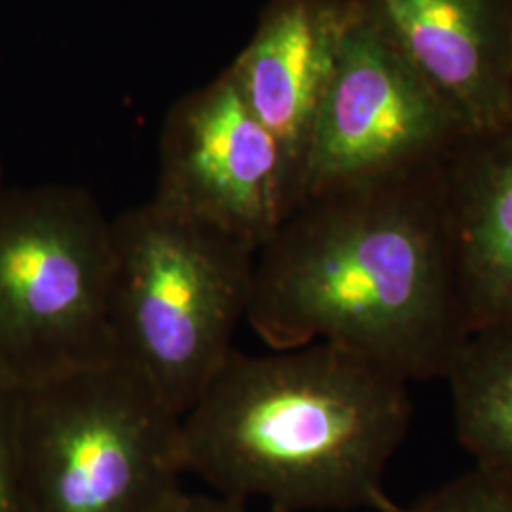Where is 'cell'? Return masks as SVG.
<instances>
[{"label":"cell","instance_id":"14","mask_svg":"<svg viewBox=\"0 0 512 512\" xmlns=\"http://www.w3.org/2000/svg\"><path fill=\"white\" fill-rule=\"evenodd\" d=\"M164 512H251L245 501L220 494H188L181 490Z\"/></svg>","mask_w":512,"mask_h":512},{"label":"cell","instance_id":"10","mask_svg":"<svg viewBox=\"0 0 512 512\" xmlns=\"http://www.w3.org/2000/svg\"><path fill=\"white\" fill-rule=\"evenodd\" d=\"M440 175L469 330L512 323V118L465 133Z\"/></svg>","mask_w":512,"mask_h":512},{"label":"cell","instance_id":"7","mask_svg":"<svg viewBox=\"0 0 512 512\" xmlns=\"http://www.w3.org/2000/svg\"><path fill=\"white\" fill-rule=\"evenodd\" d=\"M150 202L256 253L296 209L283 150L228 69L167 112Z\"/></svg>","mask_w":512,"mask_h":512},{"label":"cell","instance_id":"9","mask_svg":"<svg viewBox=\"0 0 512 512\" xmlns=\"http://www.w3.org/2000/svg\"><path fill=\"white\" fill-rule=\"evenodd\" d=\"M351 16L353 0H268L255 35L226 67L249 109L283 150L296 207L317 112Z\"/></svg>","mask_w":512,"mask_h":512},{"label":"cell","instance_id":"12","mask_svg":"<svg viewBox=\"0 0 512 512\" xmlns=\"http://www.w3.org/2000/svg\"><path fill=\"white\" fill-rule=\"evenodd\" d=\"M389 512H512V486L473 467L412 505Z\"/></svg>","mask_w":512,"mask_h":512},{"label":"cell","instance_id":"8","mask_svg":"<svg viewBox=\"0 0 512 512\" xmlns=\"http://www.w3.org/2000/svg\"><path fill=\"white\" fill-rule=\"evenodd\" d=\"M467 133L512 118V0H357Z\"/></svg>","mask_w":512,"mask_h":512},{"label":"cell","instance_id":"11","mask_svg":"<svg viewBox=\"0 0 512 512\" xmlns=\"http://www.w3.org/2000/svg\"><path fill=\"white\" fill-rule=\"evenodd\" d=\"M442 380L459 444L476 469L512 486V323L469 330Z\"/></svg>","mask_w":512,"mask_h":512},{"label":"cell","instance_id":"5","mask_svg":"<svg viewBox=\"0 0 512 512\" xmlns=\"http://www.w3.org/2000/svg\"><path fill=\"white\" fill-rule=\"evenodd\" d=\"M112 219L84 186L0 188V376L16 389L116 359Z\"/></svg>","mask_w":512,"mask_h":512},{"label":"cell","instance_id":"15","mask_svg":"<svg viewBox=\"0 0 512 512\" xmlns=\"http://www.w3.org/2000/svg\"><path fill=\"white\" fill-rule=\"evenodd\" d=\"M4 186V173H2V165H0V188Z\"/></svg>","mask_w":512,"mask_h":512},{"label":"cell","instance_id":"1","mask_svg":"<svg viewBox=\"0 0 512 512\" xmlns=\"http://www.w3.org/2000/svg\"><path fill=\"white\" fill-rule=\"evenodd\" d=\"M440 167L300 203L256 253V336L349 349L410 384L442 380L469 325Z\"/></svg>","mask_w":512,"mask_h":512},{"label":"cell","instance_id":"3","mask_svg":"<svg viewBox=\"0 0 512 512\" xmlns=\"http://www.w3.org/2000/svg\"><path fill=\"white\" fill-rule=\"evenodd\" d=\"M112 245L116 355L183 418L236 349L256 251L150 200L112 219Z\"/></svg>","mask_w":512,"mask_h":512},{"label":"cell","instance_id":"2","mask_svg":"<svg viewBox=\"0 0 512 512\" xmlns=\"http://www.w3.org/2000/svg\"><path fill=\"white\" fill-rule=\"evenodd\" d=\"M412 412L410 382L349 349H234L181 421L184 475L272 512H389Z\"/></svg>","mask_w":512,"mask_h":512},{"label":"cell","instance_id":"4","mask_svg":"<svg viewBox=\"0 0 512 512\" xmlns=\"http://www.w3.org/2000/svg\"><path fill=\"white\" fill-rule=\"evenodd\" d=\"M183 418L122 359L18 389L31 512H164L183 490Z\"/></svg>","mask_w":512,"mask_h":512},{"label":"cell","instance_id":"13","mask_svg":"<svg viewBox=\"0 0 512 512\" xmlns=\"http://www.w3.org/2000/svg\"><path fill=\"white\" fill-rule=\"evenodd\" d=\"M16 401L18 389L0 376V512H31L19 463Z\"/></svg>","mask_w":512,"mask_h":512},{"label":"cell","instance_id":"6","mask_svg":"<svg viewBox=\"0 0 512 512\" xmlns=\"http://www.w3.org/2000/svg\"><path fill=\"white\" fill-rule=\"evenodd\" d=\"M465 133L454 110L353 0L311 133L300 203L440 165Z\"/></svg>","mask_w":512,"mask_h":512}]
</instances>
